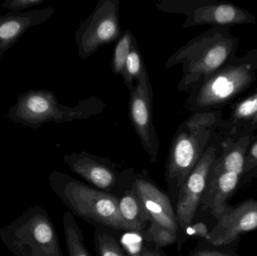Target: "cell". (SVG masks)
I'll return each instance as SVG.
<instances>
[{"instance_id":"cell-20","label":"cell","mask_w":257,"mask_h":256,"mask_svg":"<svg viewBox=\"0 0 257 256\" xmlns=\"http://www.w3.org/2000/svg\"><path fill=\"white\" fill-rule=\"evenodd\" d=\"M145 68L146 66L144 63L142 53L138 46L137 41L135 39L121 76L130 93L134 88Z\"/></svg>"},{"instance_id":"cell-8","label":"cell","mask_w":257,"mask_h":256,"mask_svg":"<svg viewBox=\"0 0 257 256\" xmlns=\"http://www.w3.org/2000/svg\"><path fill=\"white\" fill-rule=\"evenodd\" d=\"M63 161L89 185L118 198L132 187L136 177L133 168H122L109 158L87 151L65 154Z\"/></svg>"},{"instance_id":"cell-16","label":"cell","mask_w":257,"mask_h":256,"mask_svg":"<svg viewBox=\"0 0 257 256\" xmlns=\"http://www.w3.org/2000/svg\"><path fill=\"white\" fill-rule=\"evenodd\" d=\"M119 210L125 231L143 234L148 225V213L134 183L119 198Z\"/></svg>"},{"instance_id":"cell-6","label":"cell","mask_w":257,"mask_h":256,"mask_svg":"<svg viewBox=\"0 0 257 256\" xmlns=\"http://www.w3.org/2000/svg\"><path fill=\"white\" fill-rule=\"evenodd\" d=\"M0 239L15 256H63L52 219L39 206L30 207L3 226Z\"/></svg>"},{"instance_id":"cell-23","label":"cell","mask_w":257,"mask_h":256,"mask_svg":"<svg viewBox=\"0 0 257 256\" xmlns=\"http://www.w3.org/2000/svg\"><path fill=\"white\" fill-rule=\"evenodd\" d=\"M257 174V138H252L246 153L244 174Z\"/></svg>"},{"instance_id":"cell-2","label":"cell","mask_w":257,"mask_h":256,"mask_svg":"<svg viewBox=\"0 0 257 256\" xmlns=\"http://www.w3.org/2000/svg\"><path fill=\"white\" fill-rule=\"evenodd\" d=\"M220 111L193 113L178 126L169 149L165 180L172 202L176 203L180 188L199 162L216 129L220 126Z\"/></svg>"},{"instance_id":"cell-25","label":"cell","mask_w":257,"mask_h":256,"mask_svg":"<svg viewBox=\"0 0 257 256\" xmlns=\"http://www.w3.org/2000/svg\"><path fill=\"white\" fill-rule=\"evenodd\" d=\"M189 256H239L235 251L231 249H216L196 246L189 252Z\"/></svg>"},{"instance_id":"cell-9","label":"cell","mask_w":257,"mask_h":256,"mask_svg":"<svg viewBox=\"0 0 257 256\" xmlns=\"http://www.w3.org/2000/svg\"><path fill=\"white\" fill-rule=\"evenodd\" d=\"M119 10V0H100L88 18L80 23L75 40L81 60H87L99 48L120 39L123 33Z\"/></svg>"},{"instance_id":"cell-17","label":"cell","mask_w":257,"mask_h":256,"mask_svg":"<svg viewBox=\"0 0 257 256\" xmlns=\"http://www.w3.org/2000/svg\"><path fill=\"white\" fill-rule=\"evenodd\" d=\"M226 128L232 132L238 127L254 130L257 128V92L235 105Z\"/></svg>"},{"instance_id":"cell-18","label":"cell","mask_w":257,"mask_h":256,"mask_svg":"<svg viewBox=\"0 0 257 256\" xmlns=\"http://www.w3.org/2000/svg\"><path fill=\"white\" fill-rule=\"evenodd\" d=\"M63 225L69 256H92L84 244L83 231L70 212L63 213Z\"/></svg>"},{"instance_id":"cell-13","label":"cell","mask_w":257,"mask_h":256,"mask_svg":"<svg viewBox=\"0 0 257 256\" xmlns=\"http://www.w3.org/2000/svg\"><path fill=\"white\" fill-rule=\"evenodd\" d=\"M184 28L210 25L212 27H232L256 24V18L249 11L217 0H204L202 4L186 15Z\"/></svg>"},{"instance_id":"cell-4","label":"cell","mask_w":257,"mask_h":256,"mask_svg":"<svg viewBox=\"0 0 257 256\" xmlns=\"http://www.w3.org/2000/svg\"><path fill=\"white\" fill-rule=\"evenodd\" d=\"M105 102L97 96L79 100L75 106L62 105L54 92L30 90L20 95L8 112L16 124L36 130L48 122L56 123L88 120L105 110Z\"/></svg>"},{"instance_id":"cell-21","label":"cell","mask_w":257,"mask_h":256,"mask_svg":"<svg viewBox=\"0 0 257 256\" xmlns=\"http://www.w3.org/2000/svg\"><path fill=\"white\" fill-rule=\"evenodd\" d=\"M136 39L130 29L122 33L120 39L116 42L111 61V70L116 75H123L125 63L131 51L133 41Z\"/></svg>"},{"instance_id":"cell-1","label":"cell","mask_w":257,"mask_h":256,"mask_svg":"<svg viewBox=\"0 0 257 256\" xmlns=\"http://www.w3.org/2000/svg\"><path fill=\"white\" fill-rule=\"evenodd\" d=\"M230 29L211 27L190 39L168 58L165 69L182 66L178 91L191 92L236 57L240 41L231 33Z\"/></svg>"},{"instance_id":"cell-12","label":"cell","mask_w":257,"mask_h":256,"mask_svg":"<svg viewBox=\"0 0 257 256\" xmlns=\"http://www.w3.org/2000/svg\"><path fill=\"white\" fill-rule=\"evenodd\" d=\"M217 221L207 243L214 247L236 243L242 234L257 228V199L250 198L232 207Z\"/></svg>"},{"instance_id":"cell-5","label":"cell","mask_w":257,"mask_h":256,"mask_svg":"<svg viewBox=\"0 0 257 256\" xmlns=\"http://www.w3.org/2000/svg\"><path fill=\"white\" fill-rule=\"evenodd\" d=\"M48 179L53 192L72 215L93 225L125 231L118 198L59 171H53Z\"/></svg>"},{"instance_id":"cell-22","label":"cell","mask_w":257,"mask_h":256,"mask_svg":"<svg viewBox=\"0 0 257 256\" xmlns=\"http://www.w3.org/2000/svg\"><path fill=\"white\" fill-rule=\"evenodd\" d=\"M209 234L210 231H208V227L205 224L202 223V222L192 224L184 231L181 240L177 242V249H178V253L181 255L183 246L190 237H199V238L203 239L205 241L208 242V239H209Z\"/></svg>"},{"instance_id":"cell-15","label":"cell","mask_w":257,"mask_h":256,"mask_svg":"<svg viewBox=\"0 0 257 256\" xmlns=\"http://www.w3.org/2000/svg\"><path fill=\"white\" fill-rule=\"evenodd\" d=\"M55 12L54 7L0 15V63L3 55L32 27L40 25Z\"/></svg>"},{"instance_id":"cell-24","label":"cell","mask_w":257,"mask_h":256,"mask_svg":"<svg viewBox=\"0 0 257 256\" xmlns=\"http://www.w3.org/2000/svg\"><path fill=\"white\" fill-rule=\"evenodd\" d=\"M45 0H6L1 6L12 12H22L24 9L43 4Z\"/></svg>"},{"instance_id":"cell-11","label":"cell","mask_w":257,"mask_h":256,"mask_svg":"<svg viewBox=\"0 0 257 256\" xmlns=\"http://www.w3.org/2000/svg\"><path fill=\"white\" fill-rule=\"evenodd\" d=\"M154 91L147 67L144 69L133 90L130 92L128 111L132 125L151 163H157L160 141L153 117Z\"/></svg>"},{"instance_id":"cell-7","label":"cell","mask_w":257,"mask_h":256,"mask_svg":"<svg viewBox=\"0 0 257 256\" xmlns=\"http://www.w3.org/2000/svg\"><path fill=\"white\" fill-rule=\"evenodd\" d=\"M134 184L150 223L142 234L144 240L160 248L176 243L178 225L170 196L159 187L146 169L136 172Z\"/></svg>"},{"instance_id":"cell-19","label":"cell","mask_w":257,"mask_h":256,"mask_svg":"<svg viewBox=\"0 0 257 256\" xmlns=\"http://www.w3.org/2000/svg\"><path fill=\"white\" fill-rule=\"evenodd\" d=\"M94 227L93 241L97 256H128L111 228L101 225Z\"/></svg>"},{"instance_id":"cell-10","label":"cell","mask_w":257,"mask_h":256,"mask_svg":"<svg viewBox=\"0 0 257 256\" xmlns=\"http://www.w3.org/2000/svg\"><path fill=\"white\" fill-rule=\"evenodd\" d=\"M214 136L178 192L175 207L178 225L177 242L181 240L184 231L193 224L206 188L210 171L217 159L218 148L217 144L213 142Z\"/></svg>"},{"instance_id":"cell-14","label":"cell","mask_w":257,"mask_h":256,"mask_svg":"<svg viewBox=\"0 0 257 256\" xmlns=\"http://www.w3.org/2000/svg\"><path fill=\"white\" fill-rule=\"evenodd\" d=\"M241 177L238 173L222 169L214 162L201 200L202 209L211 210L217 220L230 211L232 207L227 202L238 189Z\"/></svg>"},{"instance_id":"cell-26","label":"cell","mask_w":257,"mask_h":256,"mask_svg":"<svg viewBox=\"0 0 257 256\" xmlns=\"http://www.w3.org/2000/svg\"><path fill=\"white\" fill-rule=\"evenodd\" d=\"M255 54H256V60H257V49H254Z\"/></svg>"},{"instance_id":"cell-3","label":"cell","mask_w":257,"mask_h":256,"mask_svg":"<svg viewBox=\"0 0 257 256\" xmlns=\"http://www.w3.org/2000/svg\"><path fill=\"white\" fill-rule=\"evenodd\" d=\"M257 78L254 49L233 60L195 87L184 108L190 112L220 111V108L248 90Z\"/></svg>"}]
</instances>
